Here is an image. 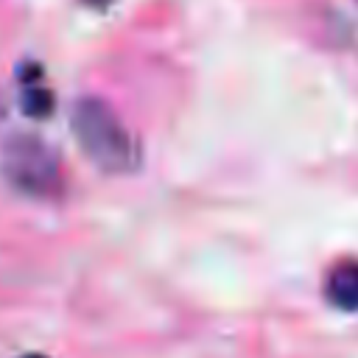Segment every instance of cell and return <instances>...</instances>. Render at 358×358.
I'll return each mask as SVG.
<instances>
[{
  "instance_id": "cell-1",
  "label": "cell",
  "mask_w": 358,
  "mask_h": 358,
  "mask_svg": "<svg viewBox=\"0 0 358 358\" xmlns=\"http://www.w3.org/2000/svg\"><path fill=\"white\" fill-rule=\"evenodd\" d=\"M81 151L106 173H129L140 162V148L123 120L101 98H81L70 115Z\"/></svg>"
},
{
  "instance_id": "cell-2",
  "label": "cell",
  "mask_w": 358,
  "mask_h": 358,
  "mask_svg": "<svg viewBox=\"0 0 358 358\" xmlns=\"http://www.w3.org/2000/svg\"><path fill=\"white\" fill-rule=\"evenodd\" d=\"M0 168L6 179L28 196L45 199V196H56L62 187V165L56 151L34 134L8 137L0 151Z\"/></svg>"
},
{
  "instance_id": "cell-3",
  "label": "cell",
  "mask_w": 358,
  "mask_h": 358,
  "mask_svg": "<svg viewBox=\"0 0 358 358\" xmlns=\"http://www.w3.org/2000/svg\"><path fill=\"white\" fill-rule=\"evenodd\" d=\"M327 299L341 310H358V260H341L324 282Z\"/></svg>"
},
{
  "instance_id": "cell-4",
  "label": "cell",
  "mask_w": 358,
  "mask_h": 358,
  "mask_svg": "<svg viewBox=\"0 0 358 358\" xmlns=\"http://www.w3.org/2000/svg\"><path fill=\"white\" fill-rule=\"evenodd\" d=\"M22 109H25V115L48 117L50 109H53V95L45 87H28L22 92Z\"/></svg>"
},
{
  "instance_id": "cell-5",
  "label": "cell",
  "mask_w": 358,
  "mask_h": 358,
  "mask_svg": "<svg viewBox=\"0 0 358 358\" xmlns=\"http://www.w3.org/2000/svg\"><path fill=\"white\" fill-rule=\"evenodd\" d=\"M25 358H45V355H25Z\"/></svg>"
}]
</instances>
